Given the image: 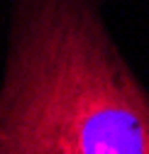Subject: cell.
Masks as SVG:
<instances>
[{
	"label": "cell",
	"mask_w": 149,
	"mask_h": 154,
	"mask_svg": "<svg viewBox=\"0 0 149 154\" xmlns=\"http://www.w3.org/2000/svg\"><path fill=\"white\" fill-rule=\"evenodd\" d=\"M103 3H105V5H108V3H115V0H103Z\"/></svg>",
	"instance_id": "2"
},
{
	"label": "cell",
	"mask_w": 149,
	"mask_h": 154,
	"mask_svg": "<svg viewBox=\"0 0 149 154\" xmlns=\"http://www.w3.org/2000/svg\"><path fill=\"white\" fill-rule=\"evenodd\" d=\"M103 0H8L0 154H149V86Z\"/></svg>",
	"instance_id": "1"
}]
</instances>
